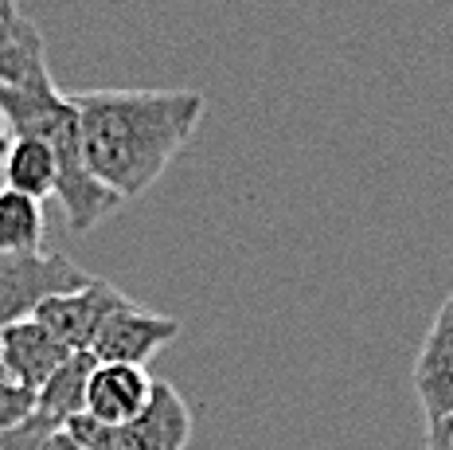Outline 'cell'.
Here are the masks:
<instances>
[{
	"label": "cell",
	"instance_id": "1",
	"mask_svg": "<svg viewBox=\"0 0 453 450\" xmlns=\"http://www.w3.org/2000/svg\"><path fill=\"white\" fill-rule=\"evenodd\" d=\"M82 126L90 176L121 204L145 196L196 137L207 102L200 90H79L71 95Z\"/></svg>",
	"mask_w": 453,
	"mask_h": 450
},
{
	"label": "cell",
	"instance_id": "2",
	"mask_svg": "<svg viewBox=\"0 0 453 450\" xmlns=\"http://www.w3.org/2000/svg\"><path fill=\"white\" fill-rule=\"evenodd\" d=\"M0 118L12 137H40L59 157V204L63 220L74 236H87L102 220L121 208V200L106 192L87 168L82 153V126L71 95L55 87L51 71L35 74L32 82H0Z\"/></svg>",
	"mask_w": 453,
	"mask_h": 450
},
{
	"label": "cell",
	"instance_id": "3",
	"mask_svg": "<svg viewBox=\"0 0 453 450\" xmlns=\"http://www.w3.org/2000/svg\"><path fill=\"white\" fill-rule=\"evenodd\" d=\"M87 450H184L192 438V411L168 380H157L153 400L137 419L121 427H102L90 419H74L67 427Z\"/></svg>",
	"mask_w": 453,
	"mask_h": 450
},
{
	"label": "cell",
	"instance_id": "4",
	"mask_svg": "<svg viewBox=\"0 0 453 450\" xmlns=\"http://www.w3.org/2000/svg\"><path fill=\"white\" fill-rule=\"evenodd\" d=\"M90 275L67 255L35 251V255H0V333L40 309L47 298L87 286Z\"/></svg>",
	"mask_w": 453,
	"mask_h": 450
},
{
	"label": "cell",
	"instance_id": "5",
	"mask_svg": "<svg viewBox=\"0 0 453 450\" xmlns=\"http://www.w3.org/2000/svg\"><path fill=\"white\" fill-rule=\"evenodd\" d=\"M129 298L121 294L118 286L102 283V278H90L87 286L67 290V294H55L35 309V322L43 325L55 341H63L71 353H90L94 337L106 325V317L113 309H121Z\"/></svg>",
	"mask_w": 453,
	"mask_h": 450
},
{
	"label": "cell",
	"instance_id": "6",
	"mask_svg": "<svg viewBox=\"0 0 453 450\" xmlns=\"http://www.w3.org/2000/svg\"><path fill=\"white\" fill-rule=\"evenodd\" d=\"M176 337H180V322L176 317L149 314V309L126 302L106 317V325H102L90 345V356L98 364H137V369H145Z\"/></svg>",
	"mask_w": 453,
	"mask_h": 450
},
{
	"label": "cell",
	"instance_id": "7",
	"mask_svg": "<svg viewBox=\"0 0 453 450\" xmlns=\"http://www.w3.org/2000/svg\"><path fill=\"white\" fill-rule=\"evenodd\" d=\"M411 380H414V396L422 403L426 423L453 415V290L446 294V302L438 306V314H434Z\"/></svg>",
	"mask_w": 453,
	"mask_h": 450
},
{
	"label": "cell",
	"instance_id": "8",
	"mask_svg": "<svg viewBox=\"0 0 453 450\" xmlns=\"http://www.w3.org/2000/svg\"><path fill=\"white\" fill-rule=\"evenodd\" d=\"M153 388L157 380L145 369H137V364H94L82 419L102 427H121L149 407Z\"/></svg>",
	"mask_w": 453,
	"mask_h": 450
},
{
	"label": "cell",
	"instance_id": "9",
	"mask_svg": "<svg viewBox=\"0 0 453 450\" xmlns=\"http://www.w3.org/2000/svg\"><path fill=\"white\" fill-rule=\"evenodd\" d=\"M67 361L71 349L63 341H55L35 317L16 322L12 330L0 333V372L32 392H40Z\"/></svg>",
	"mask_w": 453,
	"mask_h": 450
},
{
	"label": "cell",
	"instance_id": "10",
	"mask_svg": "<svg viewBox=\"0 0 453 450\" xmlns=\"http://www.w3.org/2000/svg\"><path fill=\"white\" fill-rule=\"evenodd\" d=\"M94 364L98 361H94L90 353H71V361L63 364L40 392H35V415H40L47 427L67 431L74 419H82V411H87V384H90Z\"/></svg>",
	"mask_w": 453,
	"mask_h": 450
},
{
	"label": "cell",
	"instance_id": "11",
	"mask_svg": "<svg viewBox=\"0 0 453 450\" xmlns=\"http://www.w3.org/2000/svg\"><path fill=\"white\" fill-rule=\"evenodd\" d=\"M4 189L32 196V200H47L59 192V157L51 145L40 137H12L4 153Z\"/></svg>",
	"mask_w": 453,
	"mask_h": 450
},
{
	"label": "cell",
	"instance_id": "12",
	"mask_svg": "<svg viewBox=\"0 0 453 450\" xmlns=\"http://www.w3.org/2000/svg\"><path fill=\"white\" fill-rule=\"evenodd\" d=\"M43 204L12 189H0V255H35L43 251Z\"/></svg>",
	"mask_w": 453,
	"mask_h": 450
},
{
	"label": "cell",
	"instance_id": "13",
	"mask_svg": "<svg viewBox=\"0 0 453 450\" xmlns=\"http://www.w3.org/2000/svg\"><path fill=\"white\" fill-rule=\"evenodd\" d=\"M47 71V51L32 20H0V82H32Z\"/></svg>",
	"mask_w": 453,
	"mask_h": 450
},
{
	"label": "cell",
	"instance_id": "14",
	"mask_svg": "<svg viewBox=\"0 0 453 450\" xmlns=\"http://www.w3.org/2000/svg\"><path fill=\"white\" fill-rule=\"evenodd\" d=\"M35 415V392L0 372V431H16Z\"/></svg>",
	"mask_w": 453,
	"mask_h": 450
},
{
	"label": "cell",
	"instance_id": "15",
	"mask_svg": "<svg viewBox=\"0 0 453 450\" xmlns=\"http://www.w3.org/2000/svg\"><path fill=\"white\" fill-rule=\"evenodd\" d=\"M426 450H453V415L426 423Z\"/></svg>",
	"mask_w": 453,
	"mask_h": 450
},
{
	"label": "cell",
	"instance_id": "16",
	"mask_svg": "<svg viewBox=\"0 0 453 450\" xmlns=\"http://www.w3.org/2000/svg\"><path fill=\"white\" fill-rule=\"evenodd\" d=\"M40 450H87V446H82L71 431H55V435H47L40 443Z\"/></svg>",
	"mask_w": 453,
	"mask_h": 450
},
{
	"label": "cell",
	"instance_id": "17",
	"mask_svg": "<svg viewBox=\"0 0 453 450\" xmlns=\"http://www.w3.org/2000/svg\"><path fill=\"white\" fill-rule=\"evenodd\" d=\"M8 145H12V129H8V121L0 118V181H4V153Z\"/></svg>",
	"mask_w": 453,
	"mask_h": 450
},
{
	"label": "cell",
	"instance_id": "18",
	"mask_svg": "<svg viewBox=\"0 0 453 450\" xmlns=\"http://www.w3.org/2000/svg\"><path fill=\"white\" fill-rule=\"evenodd\" d=\"M12 16H20V4L16 0H0V20H12Z\"/></svg>",
	"mask_w": 453,
	"mask_h": 450
}]
</instances>
